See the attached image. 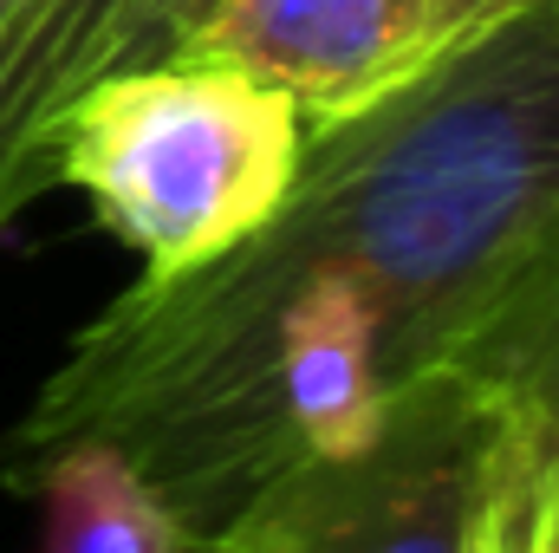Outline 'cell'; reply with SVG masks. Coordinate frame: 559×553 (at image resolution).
<instances>
[{"mask_svg":"<svg viewBox=\"0 0 559 553\" xmlns=\"http://www.w3.org/2000/svg\"><path fill=\"white\" fill-rule=\"evenodd\" d=\"M299 150L306 118L274 85L176 52L92 79L39 143V183L79 189L143 274H195L274 215Z\"/></svg>","mask_w":559,"mask_h":553,"instance_id":"obj_2","label":"cell"},{"mask_svg":"<svg viewBox=\"0 0 559 553\" xmlns=\"http://www.w3.org/2000/svg\"><path fill=\"white\" fill-rule=\"evenodd\" d=\"M521 443H527V495H521L514 553H559V443H534V436Z\"/></svg>","mask_w":559,"mask_h":553,"instance_id":"obj_9","label":"cell"},{"mask_svg":"<svg viewBox=\"0 0 559 553\" xmlns=\"http://www.w3.org/2000/svg\"><path fill=\"white\" fill-rule=\"evenodd\" d=\"M559 268V0H521L352 118L306 125L280 209L195 274H143L0 436V482L118 449L209 534L306 456L365 443Z\"/></svg>","mask_w":559,"mask_h":553,"instance_id":"obj_1","label":"cell"},{"mask_svg":"<svg viewBox=\"0 0 559 553\" xmlns=\"http://www.w3.org/2000/svg\"><path fill=\"white\" fill-rule=\"evenodd\" d=\"M20 7H26V0H0V46H7V33H13V20H20Z\"/></svg>","mask_w":559,"mask_h":553,"instance_id":"obj_11","label":"cell"},{"mask_svg":"<svg viewBox=\"0 0 559 553\" xmlns=\"http://www.w3.org/2000/svg\"><path fill=\"white\" fill-rule=\"evenodd\" d=\"M176 52L235 66L306 125H332L436 52V0H209Z\"/></svg>","mask_w":559,"mask_h":553,"instance_id":"obj_4","label":"cell"},{"mask_svg":"<svg viewBox=\"0 0 559 553\" xmlns=\"http://www.w3.org/2000/svg\"><path fill=\"white\" fill-rule=\"evenodd\" d=\"M138 0H26L0 46V235L46 196L39 143L59 111L111 72Z\"/></svg>","mask_w":559,"mask_h":553,"instance_id":"obj_5","label":"cell"},{"mask_svg":"<svg viewBox=\"0 0 559 553\" xmlns=\"http://www.w3.org/2000/svg\"><path fill=\"white\" fill-rule=\"evenodd\" d=\"M527 443L508 404L436 372L384 423L235 502L189 553H514Z\"/></svg>","mask_w":559,"mask_h":553,"instance_id":"obj_3","label":"cell"},{"mask_svg":"<svg viewBox=\"0 0 559 553\" xmlns=\"http://www.w3.org/2000/svg\"><path fill=\"white\" fill-rule=\"evenodd\" d=\"M455 372L481 378L521 423V436L559 443V268L534 280Z\"/></svg>","mask_w":559,"mask_h":553,"instance_id":"obj_7","label":"cell"},{"mask_svg":"<svg viewBox=\"0 0 559 553\" xmlns=\"http://www.w3.org/2000/svg\"><path fill=\"white\" fill-rule=\"evenodd\" d=\"M508 7H521V0H436V46H449L455 33H468V26H481Z\"/></svg>","mask_w":559,"mask_h":553,"instance_id":"obj_10","label":"cell"},{"mask_svg":"<svg viewBox=\"0 0 559 553\" xmlns=\"http://www.w3.org/2000/svg\"><path fill=\"white\" fill-rule=\"evenodd\" d=\"M202 7H209V0H138V7H131V26H124V39H118V59H111V72H124V66H156V59H176L182 33L202 20Z\"/></svg>","mask_w":559,"mask_h":553,"instance_id":"obj_8","label":"cell"},{"mask_svg":"<svg viewBox=\"0 0 559 553\" xmlns=\"http://www.w3.org/2000/svg\"><path fill=\"white\" fill-rule=\"evenodd\" d=\"M13 495H33L46 528L39 553H189L195 534L163 508V495L105 443H72L33 462Z\"/></svg>","mask_w":559,"mask_h":553,"instance_id":"obj_6","label":"cell"}]
</instances>
